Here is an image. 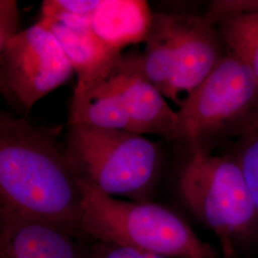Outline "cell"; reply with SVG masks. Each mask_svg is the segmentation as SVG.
<instances>
[{
	"mask_svg": "<svg viewBox=\"0 0 258 258\" xmlns=\"http://www.w3.org/2000/svg\"><path fill=\"white\" fill-rule=\"evenodd\" d=\"M62 125L0 115V213L56 225L83 239V195L65 156Z\"/></svg>",
	"mask_w": 258,
	"mask_h": 258,
	"instance_id": "1",
	"label": "cell"
},
{
	"mask_svg": "<svg viewBox=\"0 0 258 258\" xmlns=\"http://www.w3.org/2000/svg\"><path fill=\"white\" fill-rule=\"evenodd\" d=\"M66 124H89L154 134L179 142L180 120L144 74L141 54H120L91 78L77 83Z\"/></svg>",
	"mask_w": 258,
	"mask_h": 258,
	"instance_id": "2",
	"label": "cell"
},
{
	"mask_svg": "<svg viewBox=\"0 0 258 258\" xmlns=\"http://www.w3.org/2000/svg\"><path fill=\"white\" fill-rule=\"evenodd\" d=\"M65 126V156L79 181L113 197L151 202L164 160L159 143L121 129Z\"/></svg>",
	"mask_w": 258,
	"mask_h": 258,
	"instance_id": "3",
	"label": "cell"
},
{
	"mask_svg": "<svg viewBox=\"0 0 258 258\" xmlns=\"http://www.w3.org/2000/svg\"><path fill=\"white\" fill-rule=\"evenodd\" d=\"M83 195L81 232L85 241L116 242L166 257L218 258L184 218L152 202L117 199L79 181Z\"/></svg>",
	"mask_w": 258,
	"mask_h": 258,
	"instance_id": "4",
	"label": "cell"
},
{
	"mask_svg": "<svg viewBox=\"0 0 258 258\" xmlns=\"http://www.w3.org/2000/svg\"><path fill=\"white\" fill-rule=\"evenodd\" d=\"M179 143L188 152L213 151L258 128V83L229 51L177 111Z\"/></svg>",
	"mask_w": 258,
	"mask_h": 258,
	"instance_id": "5",
	"label": "cell"
},
{
	"mask_svg": "<svg viewBox=\"0 0 258 258\" xmlns=\"http://www.w3.org/2000/svg\"><path fill=\"white\" fill-rule=\"evenodd\" d=\"M178 190L195 217L214 232L223 258L258 235V214L238 163L231 154L188 152Z\"/></svg>",
	"mask_w": 258,
	"mask_h": 258,
	"instance_id": "6",
	"label": "cell"
},
{
	"mask_svg": "<svg viewBox=\"0 0 258 258\" xmlns=\"http://www.w3.org/2000/svg\"><path fill=\"white\" fill-rule=\"evenodd\" d=\"M224 45L217 28L205 17L163 13L145 55L148 67L167 79L166 98L180 107L226 55Z\"/></svg>",
	"mask_w": 258,
	"mask_h": 258,
	"instance_id": "7",
	"label": "cell"
},
{
	"mask_svg": "<svg viewBox=\"0 0 258 258\" xmlns=\"http://www.w3.org/2000/svg\"><path fill=\"white\" fill-rule=\"evenodd\" d=\"M74 73L54 34L38 23L21 31L0 48V92L23 117Z\"/></svg>",
	"mask_w": 258,
	"mask_h": 258,
	"instance_id": "8",
	"label": "cell"
},
{
	"mask_svg": "<svg viewBox=\"0 0 258 258\" xmlns=\"http://www.w3.org/2000/svg\"><path fill=\"white\" fill-rule=\"evenodd\" d=\"M0 258H86V241L49 222L0 213Z\"/></svg>",
	"mask_w": 258,
	"mask_h": 258,
	"instance_id": "9",
	"label": "cell"
},
{
	"mask_svg": "<svg viewBox=\"0 0 258 258\" xmlns=\"http://www.w3.org/2000/svg\"><path fill=\"white\" fill-rule=\"evenodd\" d=\"M153 12L145 0H101L92 16L95 34L111 49L146 42Z\"/></svg>",
	"mask_w": 258,
	"mask_h": 258,
	"instance_id": "10",
	"label": "cell"
},
{
	"mask_svg": "<svg viewBox=\"0 0 258 258\" xmlns=\"http://www.w3.org/2000/svg\"><path fill=\"white\" fill-rule=\"evenodd\" d=\"M37 23L51 31L58 40L77 74V83L99 73L122 54L107 46L95 34L92 24L72 25L54 19H39Z\"/></svg>",
	"mask_w": 258,
	"mask_h": 258,
	"instance_id": "11",
	"label": "cell"
},
{
	"mask_svg": "<svg viewBox=\"0 0 258 258\" xmlns=\"http://www.w3.org/2000/svg\"><path fill=\"white\" fill-rule=\"evenodd\" d=\"M215 26L229 51L249 68L258 83V13L225 18Z\"/></svg>",
	"mask_w": 258,
	"mask_h": 258,
	"instance_id": "12",
	"label": "cell"
},
{
	"mask_svg": "<svg viewBox=\"0 0 258 258\" xmlns=\"http://www.w3.org/2000/svg\"><path fill=\"white\" fill-rule=\"evenodd\" d=\"M230 154L244 174L258 214V128L234 143Z\"/></svg>",
	"mask_w": 258,
	"mask_h": 258,
	"instance_id": "13",
	"label": "cell"
},
{
	"mask_svg": "<svg viewBox=\"0 0 258 258\" xmlns=\"http://www.w3.org/2000/svg\"><path fill=\"white\" fill-rule=\"evenodd\" d=\"M258 13V0L212 1L204 16L213 25L222 19Z\"/></svg>",
	"mask_w": 258,
	"mask_h": 258,
	"instance_id": "14",
	"label": "cell"
},
{
	"mask_svg": "<svg viewBox=\"0 0 258 258\" xmlns=\"http://www.w3.org/2000/svg\"><path fill=\"white\" fill-rule=\"evenodd\" d=\"M101 0H45L42 2L40 17L74 15L92 17Z\"/></svg>",
	"mask_w": 258,
	"mask_h": 258,
	"instance_id": "15",
	"label": "cell"
},
{
	"mask_svg": "<svg viewBox=\"0 0 258 258\" xmlns=\"http://www.w3.org/2000/svg\"><path fill=\"white\" fill-rule=\"evenodd\" d=\"M86 258H140L138 249L116 242L87 240Z\"/></svg>",
	"mask_w": 258,
	"mask_h": 258,
	"instance_id": "16",
	"label": "cell"
},
{
	"mask_svg": "<svg viewBox=\"0 0 258 258\" xmlns=\"http://www.w3.org/2000/svg\"><path fill=\"white\" fill-rule=\"evenodd\" d=\"M20 15L16 0L0 1V48L5 46L12 38L18 36Z\"/></svg>",
	"mask_w": 258,
	"mask_h": 258,
	"instance_id": "17",
	"label": "cell"
},
{
	"mask_svg": "<svg viewBox=\"0 0 258 258\" xmlns=\"http://www.w3.org/2000/svg\"><path fill=\"white\" fill-rule=\"evenodd\" d=\"M138 251L140 258H169L164 256L162 254H159V253L151 252V251H146V250H142V249H138Z\"/></svg>",
	"mask_w": 258,
	"mask_h": 258,
	"instance_id": "18",
	"label": "cell"
}]
</instances>
